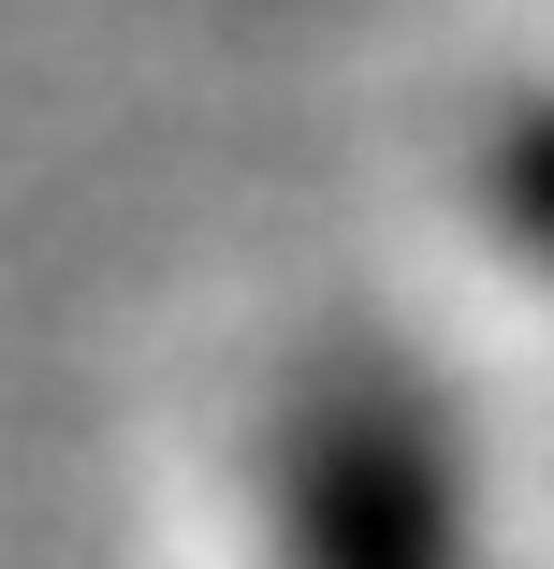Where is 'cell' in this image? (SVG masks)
Masks as SVG:
<instances>
[{
  "label": "cell",
  "instance_id": "cell-1",
  "mask_svg": "<svg viewBox=\"0 0 554 569\" xmlns=\"http://www.w3.org/2000/svg\"><path fill=\"white\" fill-rule=\"evenodd\" d=\"M278 555L292 569H482L453 438L409 380H306L278 423Z\"/></svg>",
  "mask_w": 554,
  "mask_h": 569
},
{
  "label": "cell",
  "instance_id": "cell-2",
  "mask_svg": "<svg viewBox=\"0 0 554 569\" xmlns=\"http://www.w3.org/2000/svg\"><path fill=\"white\" fill-rule=\"evenodd\" d=\"M496 219H511V234H525V249L554 263V102L496 132Z\"/></svg>",
  "mask_w": 554,
  "mask_h": 569
}]
</instances>
